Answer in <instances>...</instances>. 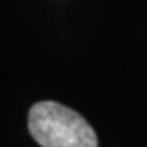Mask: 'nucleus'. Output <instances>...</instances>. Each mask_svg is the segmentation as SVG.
<instances>
[{"label":"nucleus","instance_id":"1","mask_svg":"<svg viewBox=\"0 0 147 147\" xmlns=\"http://www.w3.org/2000/svg\"><path fill=\"white\" fill-rule=\"evenodd\" d=\"M29 131L42 147H98V137L83 116L62 104L42 101L29 111Z\"/></svg>","mask_w":147,"mask_h":147}]
</instances>
